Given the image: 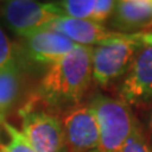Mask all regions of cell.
<instances>
[{"mask_svg": "<svg viewBox=\"0 0 152 152\" xmlns=\"http://www.w3.org/2000/svg\"><path fill=\"white\" fill-rule=\"evenodd\" d=\"M116 1L114 0H96L95 11L91 22L104 25L110 19L113 15V11L115 9Z\"/></svg>", "mask_w": 152, "mask_h": 152, "instance_id": "2e32d148", "label": "cell"}, {"mask_svg": "<svg viewBox=\"0 0 152 152\" xmlns=\"http://www.w3.org/2000/svg\"><path fill=\"white\" fill-rule=\"evenodd\" d=\"M118 96L129 106L139 107L152 102V33L123 77Z\"/></svg>", "mask_w": 152, "mask_h": 152, "instance_id": "ba28073f", "label": "cell"}, {"mask_svg": "<svg viewBox=\"0 0 152 152\" xmlns=\"http://www.w3.org/2000/svg\"><path fill=\"white\" fill-rule=\"evenodd\" d=\"M2 127L7 134L6 152H35L22 131L18 130L16 126L5 121Z\"/></svg>", "mask_w": 152, "mask_h": 152, "instance_id": "5bb4252c", "label": "cell"}, {"mask_svg": "<svg viewBox=\"0 0 152 152\" xmlns=\"http://www.w3.org/2000/svg\"><path fill=\"white\" fill-rule=\"evenodd\" d=\"M4 122H5V121H1V120H0V125H2V123H4Z\"/></svg>", "mask_w": 152, "mask_h": 152, "instance_id": "ffe728a7", "label": "cell"}, {"mask_svg": "<svg viewBox=\"0 0 152 152\" xmlns=\"http://www.w3.org/2000/svg\"><path fill=\"white\" fill-rule=\"evenodd\" d=\"M91 51L92 46L79 45L48 68L32 99L52 113L80 105L92 81Z\"/></svg>", "mask_w": 152, "mask_h": 152, "instance_id": "6da1fadb", "label": "cell"}, {"mask_svg": "<svg viewBox=\"0 0 152 152\" xmlns=\"http://www.w3.org/2000/svg\"><path fill=\"white\" fill-rule=\"evenodd\" d=\"M18 58L17 44L11 42L0 26V68Z\"/></svg>", "mask_w": 152, "mask_h": 152, "instance_id": "9a60e30c", "label": "cell"}, {"mask_svg": "<svg viewBox=\"0 0 152 152\" xmlns=\"http://www.w3.org/2000/svg\"><path fill=\"white\" fill-rule=\"evenodd\" d=\"M5 132L2 125H0V152H6V143L7 141H4V137H2V133Z\"/></svg>", "mask_w": 152, "mask_h": 152, "instance_id": "e0dca14e", "label": "cell"}, {"mask_svg": "<svg viewBox=\"0 0 152 152\" xmlns=\"http://www.w3.org/2000/svg\"><path fill=\"white\" fill-rule=\"evenodd\" d=\"M66 152L99 150L100 133L96 115L87 104H80L59 115Z\"/></svg>", "mask_w": 152, "mask_h": 152, "instance_id": "52a82bcc", "label": "cell"}, {"mask_svg": "<svg viewBox=\"0 0 152 152\" xmlns=\"http://www.w3.org/2000/svg\"><path fill=\"white\" fill-rule=\"evenodd\" d=\"M151 37V32L129 34L116 43L92 46V80L100 87L123 78L130 69L139 50Z\"/></svg>", "mask_w": 152, "mask_h": 152, "instance_id": "7a4b0ae2", "label": "cell"}, {"mask_svg": "<svg viewBox=\"0 0 152 152\" xmlns=\"http://www.w3.org/2000/svg\"><path fill=\"white\" fill-rule=\"evenodd\" d=\"M28 72L26 65L19 58L0 68V120L17 105L25 87V78Z\"/></svg>", "mask_w": 152, "mask_h": 152, "instance_id": "8fae6325", "label": "cell"}, {"mask_svg": "<svg viewBox=\"0 0 152 152\" xmlns=\"http://www.w3.org/2000/svg\"><path fill=\"white\" fill-rule=\"evenodd\" d=\"M149 139L152 143V110L150 114V118H149Z\"/></svg>", "mask_w": 152, "mask_h": 152, "instance_id": "ac0fdd59", "label": "cell"}, {"mask_svg": "<svg viewBox=\"0 0 152 152\" xmlns=\"http://www.w3.org/2000/svg\"><path fill=\"white\" fill-rule=\"evenodd\" d=\"M48 31H53L85 46H104L116 43L129 34L115 32L110 28L91 20L73 19L59 17L49 26Z\"/></svg>", "mask_w": 152, "mask_h": 152, "instance_id": "9c48e42d", "label": "cell"}, {"mask_svg": "<svg viewBox=\"0 0 152 152\" xmlns=\"http://www.w3.org/2000/svg\"><path fill=\"white\" fill-rule=\"evenodd\" d=\"M120 152H152L151 141L137 120Z\"/></svg>", "mask_w": 152, "mask_h": 152, "instance_id": "4fadbf2b", "label": "cell"}, {"mask_svg": "<svg viewBox=\"0 0 152 152\" xmlns=\"http://www.w3.org/2000/svg\"><path fill=\"white\" fill-rule=\"evenodd\" d=\"M0 16L7 27L22 38L48 31L52 22L61 17L53 1L32 0L6 1L0 7Z\"/></svg>", "mask_w": 152, "mask_h": 152, "instance_id": "5b68a950", "label": "cell"}, {"mask_svg": "<svg viewBox=\"0 0 152 152\" xmlns=\"http://www.w3.org/2000/svg\"><path fill=\"white\" fill-rule=\"evenodd\" d=\"M22 133L35 152H66L60 117L37 104L32 98L18 109Z\"/></svg>", "mask_w": 152, "mask_h": 152, "instance_id": "277c9868", "label": "cell"}, {"mask_svg": "<svg viewBox=\"0 0 152 152\" xmlns=\"http://www.w3.org/2000/svg\"><path fill=\"white\" fill-rule=\"evenodd\" d=\"M79 44L53 31H42L23 38L20 45L17 44L18 58L28 70L31 68L48 66L63 59Z\"/></svg>", "mask_w": 152, "mask_h": 152, "instance_id": "8992f818", "label": "cell"}, {"mask_svg": "<svg viewBox=\"0 0 152 152\" xmlns=\"http://www.w3.org/2000/svg\"><path fill=\"white\" fill-rule=\"evenodd\" d=\"M53 2L61 17L92 20L96 0H61Z\"/></svg>", "mask_w": 152, "mask_h": 152, "instance_id": "7c38bea8", "label": "cell"}, {"mask_svg": "<svg viewBox=\"0 0 152 152\" xmlns=\"http://www.w3.org/2000/svg\"><path fill=\"white\" fill-rule=\"evenodd\" d=\"M90 152H102L100 150H94V151H90Z\"/></svg>", "mask_w": 152, "mask_h": 152, "instance_id": "d6986e66", "label": "cell"}, {"mask_svg": "<svg viewBox=\"0 0 152 152\" xmlns=\"http://www.w3.org/2000/svg\"><path fill=\"white\" fill-rule=\"evenodd\" d=\"M88 105L96 115L99 126V150L102 152H120L136 122L131 106L120 98L109 97L99 92L92 95Z\"/></svg>", "mask_w": 152, "mask_h": 152, "instance_id": "3957f363", "label": "cell"}, {"mask_svg": "<svg viewBox=\"0 0 152 152\" xmlns=\"http://www.w3.org/2000/svg\"><path fill=\"white\" fill-rule=\"evenodd\" d=\"M110 29L125 34L144 33L152 28V0L116 1L108 20Z\"/></svg>", "mask_w": 152, "mask_h": 152, "instance_id": "30bf717a", "label": "cell"}]
</instances>
